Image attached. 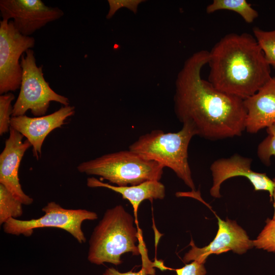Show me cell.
Returning a JSON list of instances; mask_svg holds the SVG:
<instances>
[{"label": "cell", "instance_id": "1", "mask_svg": "<svg viewBox=\"0 0 275 275\" xmlns=\"http://www.w3.org/2000/svg\"><path fill=\"white\" fill-rule=\"evenodd\" d=\"M209 51H198L185 61L175 82L174 111L196 135L210 141L241 135L245 130L243 99L222 92L201 77Z\"/></svg>", "mask_w": 275, "mask_h": 275}, {"label": "cell", "instance_id": "2", "mask_svg": "<svg viewBox=\"0 0 275 275\" xmlns=\"http://www.w3.org/2000/svg\"><path fill=\"white\" fill-rule=\"evenodd\" d=\"M208 81L217 89L244 99L272 77L270 66L254 36L230 33L209 51Z\"/></svg>", "mask_w": 275, "mask_h": 275}, {"label": "cell", "instance_id": "3", "mask_svg": "<svg viewBox=\"0 0 275 275\" xmlns=\"http://www.w3.org/2000/svg\"><path fill=\"white\" fill-rule=\"evenodd\" d=\"M134 223L132 216L121 205L106 210L90 238L88 261L98 265L109 263L118 266L122 263L124 253L142 255L145 246L143 242L136 245L141 237Z\"/></svg>", "mask_w": 275, "mask_h": 275}, {"label": "cell", "instance_id": "4", "mask_svg": "<svg viewBox=\"0 0 275 275\" xmlns=\"http://www.w3.org/2000/svg\"><path fill=\"white\" fill-rule=\"evenodd\" d=\"M194 130L187 125L176 132L155 129L140 136L129 150L155 161L173 170L184 183L195 191V185L188 160V147Z\"/></svg>", "mask_w": 275, "mask_h": 275}, {"label": "cell", "instance_id": "5", "mask_svg": "<svg viewBox=\"0 0 275 275\" xmlns=\"http://www.w3.org/2000/svg\"><path fill=\"white\" fill-rule=\"evenodd\" d=\"M163 168L158 162L130 150L106 154L77 167L81 173L99 176L118 186L159 181Z\"/></svg>", "mask_w": 275, "mask_h": 275}, {"label": "cell", "instance_id": "6", "mask_svg": "<svg viewBox=\"0 0 275 275\" xmlns=\"http://www.w3.org/2000/svg\"><path fill=\"white\" fill-rule=\"evenodd\" d=\"M20 63L22 74L20 92L13 105L12 117L24 115L29 110L36 117L44 116L51 101L69 105V99L57 93L45 80L42 66L37 65L32 49L22 56Z\"/></svg>", "mask_w": 275, "mask_h": 275}, {"label": "cell", "instance_id": "7", "mask_svg": "<svg viewBox=\"0 0 275 275\" xmlns=\"http://www.w3.org/2000/svg\"><path fill=\"white\" fill-rule=\"evenodd\" d=\"M42 216L29 220L11 218L3 225L5 233L16 236H31L38 228H55L68 232L79 243L86 242V238L81 225L85 221L98 218L97 214L84 209H66L55 202H48L42 209Z\"/></svg>", "mask_w": 275, "mask_h": 275}, {"label": "cell", "instance_id": "8", "mask_svg": "<svg viewBox=\"0 0 275 275\" xmlns=\"http://www.w3.org/2000/svg\"><path fill=\"white\" fill-rule=\"evenodd\" d=\"M35 39L21 34L12 20L0 21V94L15 91L20 87L22 69L19 60L34 47Z\"/></svg>", "mask_w": 275, "mask_h": 275}, {"label": "cell", "instance_id": "9", "mask_svg": "<svg viewBox=\"0 0 275 275\" xmlns=\"http://www.w3.org/2000/svg\"><path fill=\"white\" fill-rule=\"evenodd\" d=\"M2 19L12 21L22 35L31 36L47 23L62 17L64 13L58 7L45 5L41 0H1Z\"/></svg>", "mask_w": 275, "mask_h": 275}, {"label": "cell", "instance_id": "10", "mask_svg": "<svg viewBox=\"0 0 275 275\" xmlns=\"http://www.w3.org/2000/svg\"><path fill=\"white\" fill-rule=\"evenodd\" d=\"M218 219V231L214 239L207 246L199 248L193 240L191 249L185 254L183 261L188 262L196 261L204 264L211 254H220L232 250L238 254L245 253L254 247L253 240L250 239L246 232L235 221L227 218Z\"/></svg>", "mask_w": 275, "mask_h": 275}, {"label": "cell", "instance_id": "11", "mask_svg": "<svg viewBox=\"0 0 275 275\" xmlns=\"http://www.w3.org/2000/svg\"><path fill=\"white\" fill-rule=\"evenodd\" d=\"M252 159L238 154L229 158H221L213 161L210 166L213 178V185L210 190L211 196L221 197L220 188L222 183L232 177L242 176L246 178L253 185L255 190L268 192L270 200H272L274 183L265 173L256 172L251 169Z\"/></svg>", "mask_w": 275, "mask_h": 275}, {"label": "cell", "instance_id": "12", "mask_svg": "<svg viewBox=\"0 0 275 275\" xmlns=\"http://www.w3.org/2000/svg\"><path fill=\"white\" fill-rule=\"evenodd\" d=\"M23 136L10 127L9 135L0 154V184L3 185L23 205L33 203V199L23 190L19 178L20 162L25 152L32 146Z\"/></svg>", "mask_w": 275, "mask_h": 275}, {"label": "cell", "instance_id": "13", "mask_svg": "<svg viewBox=\"0 0 275 275\" xmlns=\"http://www.w3.org/2000/svg\"><path fill=\"white\" fill-rule=\"evenodd\" d=\"M74 114V106H63L46 116L12 117L10 127L26 138L33 147L34 156L38 160L41 154L42 145L47 135L54 129L61 127L65 124L66 120Z\"/></svg>", "mask_w": 275, "mask_h": 275}, {"label": "cell", "instance_id": "14", "mask_svg": "<svg viewBox=\"0 0 275 275\" xmlns=\"http://www.w3.org/2000/svg\"><path fill=\"white\" fill-rule=\"evenodd\" d=\"M246 112L245 130L257 133L275 123V76L254 95L243 99Z\"/></svg>", "mask_w": 275, "mask_h": 275}, {"label": "cell", "instance_id": "15", "mask_svg": "<svg viewBox=\"0 0 275 275\" xmlns=\"http://www.w3.org/2000/svg\"><path fill=\"white\" fill-rule=\"evenodd\" d=\"M87 185L92 188H106L121 194L123 199L127 200L131 204L137 225L138 211L140 204L145 200L151 202L153 200H162L166 195L165 186L159 181L156 180L147 181L135 185L118 186L104 183L92 177L87 178Z\"/></svg>", "mask_w": 275, "mask_h": 275}, {"label": "cell", "instance_id": "16", "mask_svg": "<svg viewBox=\"0 0 275 275\" xmlns=\"http://www.w3.org/2000/svg\"><path fill=\"white\" fill-rule=\"evenodd\" d=\"M222 10L238 13L248 23L253 22L258 16L257 11L246 0H213L206 9L207 13Z\"/></svg>", "mask_w": 275, "mask_h": 275}, {"label": "cell", "instance_id": "17", "mask_svg": "<svg viewBox=\"0 0 275 275\" xmlns=\"http://www.w3.org/2000/svg\"><path fill=\"white\" fill-rule=\"evenodd\" d=\"M23 204L0 184V224L11 218H17L23 214Z\"/></svg>", "mask_w": 275, "mask_h": 275}, {"label": "cell", "instance_id": "18", "mask_svg": "<svg viewBox=\"0 0 275 275\" xmlns=\"http://www.w3.org/2000/svg\"><path fill=\"white\" fill-rule=\"evenodd\" d=\"M253 32L266 62L270 66L275 68V29L264 31L255 27L253 29Z\"/></svg>", "mask_w": 275, "mask_h": 275}, {"label": "cell", "instance_id": "19", "mask_svg": "<svg viewBox=\"0 0 275 275\" xmlns=\"http://www.w3.org/2000/svg\"><path fill=\"white\" fill-rule=\"evenodd\" d=\"M253 243L257 249L275 252V219L266 220L265 226Z\"/></svg>", "mask_w": 275, "mask_h": 275}, {"label": "cell", "instance_id": "20", "mask_svg": "<svg viewBox=\"0 0 275 275\" xmlns=\"http://www.w3.org/2000/svg\"><path fill=\"white\" fill-rule=\"evenodd\" d=\"M267 136L259 144L257 154L265 166L270 165L271 156H275V123L266 128Z\"/></svg>", "mask_w": 275, "mask_h": 275}, {"label": "cell", "instance_id": "21", "mask_svg": "<svg viewBox=\"0 0 275 275\" xmlns=\"http://www.w3.org/2000/svg\"><path fill=\"white\" fill-rule=\"evenodd\" d=\"M15 98L12 93H7L0 96V135L10 130V122L13 106L12 102Z\"/></svg>", "mask_w": 275, "mask_h": 275}, {"label": "cell", "instance_id": "22", "mask_svg": "<svg viewBox=\"0 0 275 275\" xmlns=\"http://www.w3.org/2000/svg\"><path fill=\"white\" fill-rule=\"evenodd\" d=\"M109 6L106 18H111L119 9L126 7L135 13L138 5L142 3L141 0H108Z\"/></svg>", "mask_w": 275, "mask_h": 275}, {"label": "cell", "instance_id": "23", "mask_svg": "<svg viewBox=\"0 0 275 275\" xmlns=\"http://www.w3.org/2000/svg\"><path fill=\"white\" fill-rule=\"evenodd\" d=\"M175 270L177 275H205L206 273L204 264L196 261Z\"/></svg>", "mask_w": 275, "mask_h": 275}, {"label": "cell", "instance_id": "24", "mask_svg": "<svg viewBox=\"0 0 275 275\" xmlns=\"http://www.w3.org/2000/svg\"><path fill=\"white\" fill-rule=\"evenodd\" d=\"M155 266L153 265L142 264V268L137 272L129 271L122 272L114 267L106 268L101 275H154Z\"/></svg>", "mask_w": 275, "mask_h": 275}, {"label": "cell", "instance_id": "25", "mask_svg": "<svg viewBox=\"0 0 275 275\" xmlns=\"http://www.w3.org/2000/svg\"><path fill=\"white\" fill-rule=\"evenodd\" d=\"M274 183V188H273V195H272V201H273V205L274 207V213L272 219H275V178H274L272 179Z\"/></svg>", "mask_w": 275, "mask_h": 275}]
</instances>
